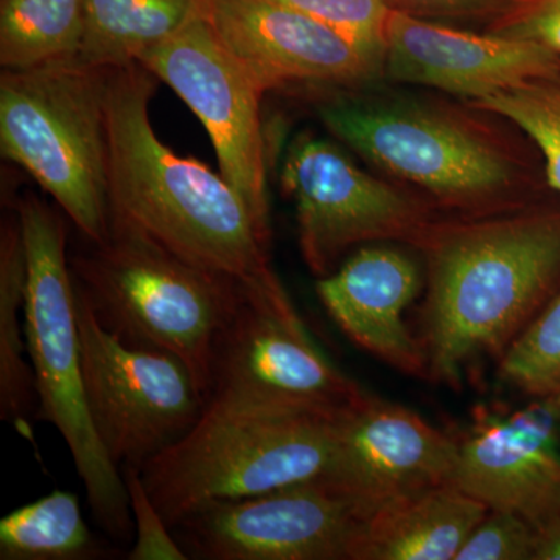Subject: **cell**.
I'll return each instance as SVG.
<instances>
[{"label":"cell","mask_w":560,"mask_h":560,"mask_svg":"<svg viewBox=\"0 0 560 560\" xmlns=\"http://www.w3.org/2000/svg\"><path fill=\"white\" fill-rule=\"evenodd\" d=\"M156 80L140 62L106 69L110 220L254 293L289 298L268 261V235L241 194L158 138L149 110Z\"/></svg>","instance_id":"obj_1"},{"label":"cell","mask_w":560,"mask_h":560,"mask_svg":"<svg viewBox=\"0 0 560 560\" xmlns=\"http://www.w3.org/2000/svg\"><path fill=\"white\" fill-rule=\"evenodd\" d=\"M427 256L419 341L430 381L458 388L512 342L560 289V212H533L416 235Z\"/></svg>","instance_id":"obj_2"},{"label":"cell","mask_w":560,"mask_h":560,"mask_svg":"<svg viewBox=\"0 0 560 560\" xmlns=\"http://www.w3.org/2000/svg\"><path fill=\"white\" fill-rule=\"evenodd\" d=\"M340 416L210 400L179 441L140 467V478L172 528L210 501L246 499L324 477Z\"/></svg>","instance_id":"obj_3"},{"label":"cell","mask_w":560,"mask_h":560,"mask_svg":"<svg viewBox=\"0 0 560 560\" xmlns=\"http://www.w3.org/2000/svg\"><path fill=\"white\" fill-rule=\"evenodd\" d=\"M16 212L27 249L24 326L38 397L36 419L60 431L95 522L114 540L128 544L135 522L127 486L95 433L84 394L65 220L32 194L18 201Z\"/></svg>","instance_id":"obj_4"},{"label":"cell","mask_w":560,"mask_h":560,"mask_svg":"<svg viewBox=\"0 0 560 560\" xmlns=\"http://www.w3.org/2000/svg\"><path fill=\"white\" fill-rule=\"evenodd\" d=\"M72 261L73 282L103 327L189 370L209 400L213 346L242 283L190 264L120 221Z\"/></svg>","instance_id":"obj_5"},{"label":"cell","mask_w":560,"mask_h":560,"mask_svg":"<svg viewBox=\"0 0 560 560\" xmlns=\"http://www.w3.org/2000/svg\"><path fill=\"white\" fill-rule=\"evenodd\" d=\"M0 150L91 243L109 234L106 69L79 60L0 75Z\"/></svg>","instance_id":"obj_6"},{"label":"cell","mask_w":560,"mask_h":560,"mask_svg":"<svg viewBox=\"0 0 560 560\" xmlns=\"http://www.w3.org/2000/svg\"><path fill=\"white\" fill-rule=\"evenodd\" d=\"M75 301L92 425L117 469H140L179 441L208 401L179 360L114 337L77 285Z\"/></svg>","instance_id":"obj_7"},{"label":"cell","mask_w":560,"mask_h":560,"mask_svg":"<svg viewBox=\"0 0 560 560\" xmlns=\"http://www.w3.org/2000/svg\"><path fill=\"white\" fill-rule=\"evenodd\" d=\"M364 396L366 390L316 348L290 300L241 287L213 346L208 401L338 416Z\"/></svg>","instance_id":"obj_8"},{"label":"cell","mask_w":560,"mask_h":560,"mask_svg":"<svg viewBox=\"0 0 560 560\" xmlns=\"http://www.w3.org/2000/svg\"><path fill=\"white\" fill-rule=\"evenodd\" d=\"M366 518L323 477L210 501L172 526L187 559L355 560Z\"/></svg>","instance_id":"obj_9"},{"label":"cell","mask_w":560,"mask_h":560,"mask_svg":"<svg viewBox=\"0 0 560 560\" xmlns=\"http://www.w3.org/2000/svg\"><path fill=\"white\" fill-rule=\"evenodd\" d=\"M319 117L368 161L445 200H481L510 184L511 167L499 151L436 114L338 98L320 106Z\"/></svg>","instance_id":"obj_10"},{"label":"cell","mask_w":560,"mask_h":560,"mask_svg":"<svg viewBox=\"0 0 560 560\" xmlns=\"http://www.w3.org/2000/svg\"><path fill=\"white\" fill-rule=\"evenodd\" d=\"M202 121L221 175L241 194L265 235L268 228L267 160L260 124L264 91L232 57L209 18L139 58Z\"/></svg>","instance_id":"obj_11"},{"label":"cell","mask_w":560,"mask_h":560,"mask_svg":"<svg viewBox=\"0 0 560 560\" xmlns=\"http://www.w3.org/2000/svg\"><path fill=\"white\" fill-rule=\"evenodd\" d=\"M282 184L296 206L302 254L320 278L359 243L415 238L427 226L422 209L407 195L313 136L290 147Z\"/></svg>","instance_id":"obj_12"},{"label":"cell","mask_w":560,"mask_h":560,"mask_svg":"<svg viewBox=\"0 0 560 560\" xmlns=\"http://www.w3.org/2000/svg\"><path fill=\"white\" fill-rule=\"evenodd\" d=\"M456 455L458 438L410 408L366 393L338 419L323 478L368 521L393 501L452 481Z\"/></svg>","instance_id":"obj_13"},{"label":"cell","mask_w":560,"mask_h":560,"mask_svg":"<svg viewBox=\"0 0 560 560\" xmlns=\"http://www.w3.org/2000/svg\"><path fill=\"white\" fill-rule=\"evenodd\" d=\"M559 423V408L544 400L517 411L481 408L458 440L452 482L489 510L547 529L560 518Z\"/></svg>","instance_id":"obj_14"},{"label":"cell","mask_w":560,"mask_h":560,"mask_svg":"<svg viewBox=\"0 0 560 560\" xmlns=\"http://www.w3.org/2000/svg\"><path fill=\"white\" fill-rule=\"evenodd\" d=\"M383 65L390 79L481 98L560 69V57L536 40L455 31L390 11Z\"/></svg>","instance_id":"obj_15"},{"label":"cell","mask_w":560,"mask_h":560,"mask_svg":"<svg viewBox=\"0 0 560 560\" xmlns=\"http://www.w3.org/2000/svg\"><path fill=\"white\" fill-rule=\"evenodd\" d=\"M209 21L264 92L291 81L353 83L377 69L341 33L278 0H210Z\"/></svg>","instance_id":"obj_16"},{"label":"cell","mask_w":560,"mask_h":560,"mask_svg":"<svg viewBox=\"0 0 560 560\" xmlns=\"http://www.w3.org/2000/svg\"><path fill=\"white\" fill-rule=\"evenodd\" d=\"M416 261L399 249L357 250L338 270L323 276L316 293L353 345L393 370L430 381L429 360L405 313L420 290Z\"/></svg>","instance_id":"obj_17"},{"label":"cell","mask_w":560,"mask_h":560,"mask_svg":"<svg viewBox=\"0 0 560 560\" xmlns=\"http://www.w3.org/2000/svg\"><path fill=\"white\" fill-rule=\"evenodd\" d=\"M488 511L452 481L420 490L364 522L355 560H455Z\"/></svg>","instance_id":"obj_18"},{"label":"cell","mask_w":560,"mask_h":560,"mask_svg":"<svg viewBox=\"0 0 560 560\" xmlns=\"http://www.w3.org/2000/svg\"><path fill=\"white\" fill-rule=\"evenodd\" d=\"M210 0H84L80 62L109 69L138 62L145 51L206 20Z\"/></svg>","instance_id":"obj_19"},{"label":"cell","mask_w":560,"mask_h":560,"mask_svg":"<svg viewBox=\"0 0 560 560\" xmlns=\"http://www.w3.org/2000/svg\"><path fill=\"white\" fill-rule=\"evenodd\" d=\"M25 291L27 249L16 212L2 221L0 230V419L35 444L38 397L32 364L25 360Z\"/></svg>","instance_id":"obj_20"},{"label":"cell","mask_w":560,"mask_h":560,"mask_svg":"<svg viewBox=\"0 0 560 560\" xmlns=\"http://www.w3.org/2000/svg\"><path fill=\"white\" fill-rule=\"evenodd\" d=\"M116 555L92 534L79 497L55 489L0 521L2 560H98Z\"/></svg>","instance_id":"obj_21"},{"label":"cell","mask_w":560,"mask_h":560,"mask_svg":"<svg viewBox=\"0 0 560 560\" xmlns=\"http://www.w3.org/2000/svg\"><path fill=\"white\" fill-rule=\"evenodd\" d=\"M84 0H2L0 65L25 70L79 58Z\"/></svg>","instance_id":"obj_22"},{"label":"cell","mask_w":560,"mask_h":560,"mask_svg":"<svg viewBox=\"0 0 560 560\" xmlns=\"http://www.w3.org/2000/svg\"><path fill=\"white\" fill-rule=\"evenodd\" d=\"M500 381L560 410V289L499 363Z\"/></svg>","instance_id":"obj_23"},{"label":"cell","mask_w":560,"mask_h":560,"mask_svg":"<svg viewBox=\"0 0 560 560\" xmlns=\"http://www.w3.org/2000/svg\"><path fill=\"white\" fill-rule=\"evenodd\" d=\"M477 105L533 139L544 154L548 184L560 191V69L488 95Z\"/></svg>","instance_id":"obj_24"},{"label":"cell","mask_w":560,"mask_h":560,"mask_svg":"<svg viewBox=\"0 0 560 560\" xmlns=\"http://www.w3.org/2000/svg\"><path fill=\"white\" fill-rule=\"evenodd\" d=\"M302 11L327 27L341 33L375 66L383 65L386 27L390 16L388 0H278Z\"/></svg>","instance_id":"obj_25"},{"label":"cell","mask_w":560,"mask_h":560,"mask_svg":"<svg viewBox=\"0 0 560 560\" xmlns=\"http://www.w3.org/2000/svg\"><path fill=\"white\" fill-rule=\"evenodd\" d=\"M539 530L521 515L489 510L455 560H534Z\"/></svg>","instance_id":"obj_26"},{"label":"cell","mask_w":560,"mask_h":560,"mask_svg":"<svg viewBox=\"0 0 560 560\" xmlns=\"http://www.w3.org/2000/svg\"><path fill=\"white\" fill-rule=\"evenodd\" d=\"M121 477L127 486L132 522H135V545L128 551L130 560H186V552L179 547L172 528L153 503L136 467H124Z\"/></svg>","instance_id":"obj_27"},{"label":"cell","mask_w":560,"mask_h":560,"mask_svg":"<svg viewBox=\"0 0 560 560\" xmlns=\"http://www.w3.org/2000/svg\"><path fill=\"white\" fill-rule=\"evenodd\" d=\"M501 35L536 40L560 57V0H537Z\"/></svg>","instance_id":"obj_28"},{"label":"cell","mask_w":560,"mask_h":560,"mask_svg":"<svg viewBox=\"0 0 560 560\" xmlns=\"http://www.w3.org/2000/svg\"><path fill=\"white\" fill-rule=\"evenodd\" d=\"M393 10L411 16L423 18H467L495 9L504 0H388Z\"/></svg>","instance_id":"obj_29"},{"label":"cell","mask_w":560,"mask_h":560,"mask_svg":"<svg viewBox=\"0 0 560 560\" xmlns=\"http://www.w3.org/2000/svg\"><path fill=\"white\" fill-rule=\"evenodd\" d=\"M534 560H560V518L540 530Z\"/></svg>","instance_id":"obj_30"}]
</instances>
